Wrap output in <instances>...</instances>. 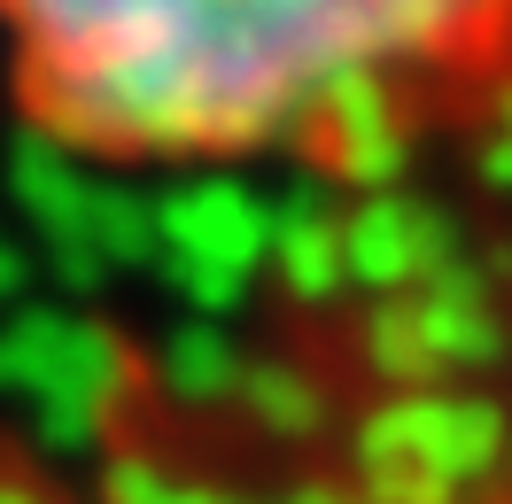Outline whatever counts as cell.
Masks as SVG:
<instances>
[{"instance_id":"7a4b0ae2","label":"cell","mask_w":512,"mask_h":504,"mask_svg":"<svg viewBox=\"0 0 512 504\" xmlns=\"http://www.w3.org/2000/svg\"><path fill=\"white\" fill-rule=\"evenodd\" d=\"M0 504H140V497L117 489L109 473H86L70 458H55L24 427H0Z\"/></svg>"},{"instance_id":"6da1fadb","label":"cell","mask_w":512,"mask_h":504,"mask_svg":"<svg viewBox=\"0 0 512 504\" xmlns=\"http://www.w3.org/2000/svg\"><path fill=\"white\" fill-rule=\"evenodd\" d=\"M0 86L94 171L373 187L512 125V0H0Z\"/></svg>"}]
</instances>
